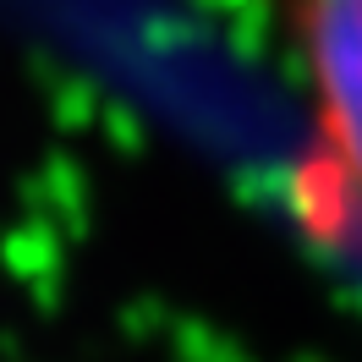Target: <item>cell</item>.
Wrapping results in <instances>:
<instances>
[{
  "label": "cell",
  "instance_id": "obj_1",
  "mask_svg": "<svg viewBox=\"0 0 362 362\" xmlns=\"http://www.w3.org/2000/svg\"><path fill=\"white\" fill-rule=\"evenodd\" d=\"M308 110L302 198L362 247V0H269Z\"/></svg>",
  "mask_w": 362,
  "mask_h": 362
}]
</instances>
